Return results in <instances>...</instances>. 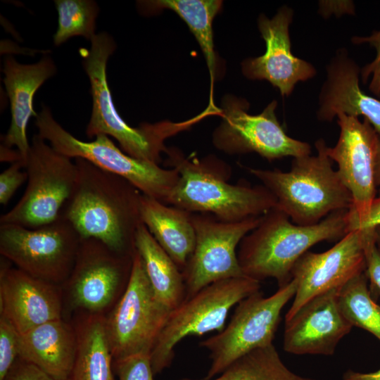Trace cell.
I'll return each mask as SVG.
<instances>
[{
  "instance_id": "6da1fadb",
  "label": "cell",
  "mask_w": 380,
  "mask_h": 380,
  "mask_svg": "<svg viewBox=\"0 0 380 380\" xmlns=\"http://www.w3.org/2000/svg\"><path fill=\"white\" fill-rule=\"evenodd\" d=\"M78 179L61 216L81 239H97L121 254L133 255L141 224L142 193L125 178L75 158Z\"/></svg>"
},
{
  "instance_id": "7a4b0ae2",
  "label": "cell",
  "mask_w": 380,
  "mask_h": 380,
  "mask_svg": "<svg viewBox=\"0 0 380 380\" xmlns=\"http://www.w3.org/2000/svg\"><path fill=\"white\" fill-rule=\"evenodd\" d=\"M165 153V167L179 176L167 205L226 222L260 217L276 207L274 196L262 184L229 183L231 167L214 156L186 157L176 147H167Z\"/></svg>"
},
{
  "instance_id": "3957f363",
  "label": "cell",
  "mask_w": 380,
  "mask_h": 380,
  "mask_svg": "<svg viewBox=\"0 0 380 380\" xmlns=\"http://www.w3.org/2000/svg\"><path fill=\"white\" fill-rule=\"evenodd\" d=\"M347 210L336 211L319 223L301 226L276 207L239 245L237 257L244 276L260 281L274 278L279 287L291 280L299 258L314 245L340 240L348 233Z\"/></svg>"
},
{
  "instance_id": "277c9868",
  "label": "cell",
  "mask_w": 380,
  "mask_h": 380,
  "mask_svg": "<svg viewBox=\"0 0 380 380\" xmlns=\"http://www.w3.org/2000/svg\"><path fill=\"white\" fill-rule=\"evenodd\" d=\"M327 146L324 139H318L317 155L294 158L288 172L247 168L274 196L276 208L296 224L313 225L353 206L351 194L333 168Z\"/></svg>"
},
{
  "instance_id": "5b68a950",
  "label": "cell",
  "mask_w": 380,
  "mask_h": 380,
  "mask_svg": "<svg viewBox=\"0 0 380 380\" xmlns=\"http://www.w3.org/2000/svg\"><path fill=\"white\" fill-rule=\"evenodd\" d=\"M113 39L106 32H100L91 39L89 49L82 48L80 53L89 77L92 98V109L86 135L94 138L106 134L115 139L127 155L156 164L165 153V141L192 126L190 120L175 122L169 120L156 123L144 122L139 127L129 126L119 115L113 101L108 84L106 67L115 50Z\"/></svg>"
},
{
  "instance_id": "8992f818",
  "label": "cell",
  "mask_w": 380,
  "mask_h": 380,
  "mask_svg": "<svg viewBox=\"0 0 380 380\" xmlns=\"http://www.w3.org/2000/svg\"><path fill=\"white\" fill-rule=\"evenodd\" d=\"M38 134L55 150L70 158H82L120 176L143 194L165 203L179 179L174 168L141 160L125 153L106 134L89 141L80 140L65 129L45 105L35 117Z\"/></svg>"
},
{
  "instance_id": "52a82bcc",
  "label": "cell",
  "mask_w": 380,
  "mask_h": 380,
  "mask_svg": "<svg viewBox=\"0 0 380 380\" xmlns=\"http://www.w3.org/2000/svg\"><path fill=\"white\" fill-rule=\"evenodd\" d=\"M25 169L26 189L18 202L0 217V224L37 228L58 220L78 179L72 158L55 150L38 134L32 139Z\"/></svg>"
},
{
  "instance_id": "ba28073f",
  "label": "cell",
  "mask_w": 380,
  "mask_h": 380,
  "mask_svg": "<svg viewBox=\"0 0 380 380\" xmlns=\"http://www.w3.org/2000/svg\"><path fill=\"white\" fill-rule=\"evenodd\" d=\"M260 289L259 281L234 277L210 284L184 300L171 312L150 354L153 374L171 365L175 346L186 337L222 331L230 310Z\"/></svg>"
},
{
  "instance_id": "9c48e42d",
  "label": "cell",
  "mask_w": 380,
  "mask_h": 380,
  "mask_svg": "<svg viewBox=\"0 0 380 380\" xmlns=\"http://www.w3.org/2000/svg\"><path fill=\"white\" fill-rule=\"evenodd\" d=\"M171 312L155 295L135 250L127 286L105 316L113 362L138 354L150 355Z\"/></svg>"
},
{
  "instance_id": "30bf717a",
  "label": "cell",
  "mask_w": 380,
  "mask_h": 380,
  "mask_svg": "<svg viewBox=\"0 0 380 380\" xmlns=\"http://www.w3.org/2000/svg\"><path fill=\"white\" fill-rule=\"evenodd\" d=\"M296 282L291 280L272 296L260 291L241 300L229 323L217 334L200 342L209 351L210 365L203 380L220 374L233 362L248 353L272 344L281 312L294 297Z\"/></svg>"
},
{
  "instance_id": "8fae6325",
  "label": "cell",
  "mask_w": 380,
  "mask_h": 380,
  "mask_svg": "<svg viewBox=\"0 0 380 380\" xmlns=\"http://www.w3.org/2000/svg\"><path fill=\"white\" fill-rule=\"evenodd\" d=\"M80 241L72 225L61 216L32 229L0 224L2 257L33 277L61 286L73 269Z\"/></svg>"
},
{
  "instance_id": "7c38bea8",
  "label": "cell",
  "mask_w": 380,
  "mask_h": 380,
  "mask_svg": "<svg viewBox=\"0 0 380 380\" xmlns=\"http://www.w3.org/2000/svg\"><path fill=\"white\" fill-rule=\"evenodd\" d=\"M277 106L274 100L261 113L251 115L246 100L225 95L219 108L222 121L212 135L213 145L229 155L255 152L269 161L310 155L308 143L287 135L277 118Z\"/></svg>"
},
{
  "instance_id": "4fadbf2b",
  "label": "cell",
  "mask_w": 380,
  "mask_h": 380,
  "mask_svg": "<svg viewBox=\"0 0 380 380\" xmlns=\"http://www.w3.org/2000/svg\"><path fill=\"white\" fill-rule=\"evenodd\" d=\"M133 256L97 239H81L73 269L62 286L63 300L77 314L106 316L127 286Z\"/></svg>"
},
{
  "instance_id": "5bb4252c",
  "label": "cell",
  "mask_w": 380,
  "mask_h": 380,
  "mask_svg": "<svg viewBox=\"0 0 380 380\" xmlns=\"http://www.w3.org/2000/svg\"><path fill=\"white\" fill-rule=\"evenodd\" d=\"M262 216L226 222L205 213H192L196 233L194 252L182 271L185 300L215 281L243 277L236 248Z\"/></svg>"
},
{
  "instance_id": "9a60e30c",
  "label": "cell",
  "mask_w": 380,
  "mask_h": 380,
  "mask_svg": "<svg viewBox=\"0 0 380 380\" xmlns=\"http://www.w3.org/2000/svg\"><path fill=\"white\" fill-rule=\"evenodd\" d=\"M366 234V229L350 231L329 250L308 251L299 258L291 272L296 292L285 320L314 297L340 289L365 272Z\"/></svg>"
},
{
  "instance_id": "2e32d148",
  "label": "cell",
  "mask_w": 380,
  "mask_h": 380,
  "mask_svg": "<svg viewBox=\"0 0 380 380\" xmlns=\"http://www.w3.org/2000/svg\"><path fill=\"white\" fill-rule=\"evenodd\" d=\"M340 136L335 146H327V153L338 165L337 172L353 198L349 212L361 217L376 197L375 164L378 132L365 119L344 113L337 115Z\"/></svg>"
},
{
  "instance_id": "e0dca14e",
  "label": "cell",
  "mask_w": 380,
  "mask_h": 380,
  "mask_svg": "<svg viewBox=\"0 0 380 380\" xmlns=\"http://www.w3.org/2000/svg\"><path fill=\"white\" fill-rule=\"evenodd\" d=\"M293 15V10L286 6L280 8L271 19L260 15L258 27L266 51L263 55L246 58L241 63L245 77L267 80L282 96H289L297 82L306 81L316 74L312 65L294 56L291 51L289 27Z\"/></svg>"
},
{
  "instance_id": "ac0fdd59",
  "label": "cell",
  "mask_w": 380,
  "mask_h": 380,
  "mask_svg": "<svg viewBox=\"0 0 380 380\" xmlns=\"http://www.w3.org/2000/svg\"><path fill=\"white\" fill-rule=\"evenodd\" d=\"M338 289L318 295L285 320L284 350L294 355H332L353 328L341 311Z\"/></svg>"
},
{
  "instance_id": "d6986e66",
  "label": "cell",
  "mask_w": 380,
  "mask_h": 380,
  "mask_svg": "<svg viewBox=\"0 0 380 380\" xmlns=\"http://www.w3.org/2000/svg\"><path fill=\"white\" fill-rule=\"evenodd\" d=\"M61 286L33 277L17 267L1 265L0 314L20 334L47 322L62 319Z\"/></svg>"
},
{
  "instance_id": "ffe728a7",
  "label": "cell",
  "mask_w": 380,
  "mask_h": 380,
  "mask_svg": "<svg viewBox=\"0 0 380 380\" xmlns=\"http://www.w3.org/2000/svg\"><path fill=\"white\" fill-rule=\"evenodd\" d=\"M56 67L48 56L33 64H22L12 56L4 61V83L10 102L11 122L3 145L19 151L25 167L30 150L27 137V124L31 117L37 116L33 108L34 96L49 78L53 76Z\"/></svg>"
},
{
  "instance_id": "44dd1931",
  "label": "cell",
  "mask_w": 380,
  "mask_h": 380,
  "mask_svg": "<svg viewBox=\"0 0 380 380\" xmlns=\"http://www.w3.org/2000/svg\"><path fill=\"white\" fill-rule=\"evenodd\" d=\"M359 66L345 49H339L327 67V79L319 98L317 118L331 121L339 113L362 115L380 134V100L359 86Z\"/></svg>"
},
{
  "instance_id": "7402d4cb",
  "label": "cell",
  "mask_w": 380,
  "mask_h": 380,
  "mask_svg": "<svg viewBox=\"0 0 380 380\" xmlns=\"http://www.w3.org/2000/svg\"><path fill=\"white\" fill-rule=\"evenodd\" d=\"M72 323L59 319L42 324L20 334L18 357L56 380H68L77 352Z\"/></svg>"
},
{
  "instance_id": "603a6c76",
  "label": "cell",
  "mask_w": 380,
  "mask_h": 380,
  "mask_svg": "<svg viewBox=\"0 0 380 380\" xmlns=\"http://www.w3.org/2000/svg\"><path fill=\"white\" fill-rule=\"evenodd\" d=\"M140 210L144 224L182 271L196 243L192 213L144 194Z\"/></svg>"
},
{
  "instance_id": "cb8c5ba5",
  "label": "cell",
  "mask_w": 380,
  "mask_h": 380,
  "mask_svg": "<svg viewBox=\"0 0 380 380\" xmlns=\"http://www.w3.org/2000/svg\"><path fill=\"white\" fill-rule=\"evenodd\" d=\"M72 324L77 345L68 380H115L105 316L77 314Z\"/></svg>"
},
{
  "instance_id": "d4e9b609",
  "label": "cell",
  "mask_w": 380,
  "mask_h": 380,
  "mask_svg": "<svg viewBox=\"0 0 380 380\" xmlns=\"http://www.w3.org/2000/svg\"><path fill=\"white\" fill-rule=\"evenodd\" d=\"M135 250L142 260L157 298L170 310H174L186 297L182 272L144 223L139 225L136 233Z\"/></svg>"
},
{
  "instance_id": "484cf974",
  "label": "cell",
  "mask_w": 380,
  "mask_h": 380,
  "mask_svg": "<svg viewBox=\"0 0 380 380\" xmlns=\"http://www.w3.org/2000/svg\"><path fill=\"white\" fill-rule=\"evenodd\" d=\"M144 13L154 14L164 9L176 13L188 25L205 56L210 77V96L217 68L214 49L213 22L220 12V0H151L139 1Z\"/></svg>"
},
{
  "instance_id": "4316f807",
  "label": "cell",
  "mask_w": 380,
  "mask_h": 380,
  "mask_svg": "<svg viewBox=\"0 0 380 380\" xmlns=\"http://www.w3.org/2000/svg\"><path fill=\"white\" fill-rule=\"evenodd\" d=\"M180 380H194L184 378ZM210 380H315L297 374L282 361L273 344L257 348L233 362Z\"/></svg>"
},
{
  "instance_id": "83f0119b",
  "label": "cell",
  "mask_w": 380,
  "mask_h": 380,
  "mask_svg": "<svg viewBox=\"0 0 380 380\" xmlns=\"http://www.w3.org/2000/svg\"><path fill=\"white\" fill-rule=\"evenodd\" d=\"M338 302L341 312L353 327L367 331L380 341V305L371 294L365 272L338 289Z\"/></svg>"
},
{
  "instance_id": "f1b7e54d",
  "label": "cell",
  "mask_w": 380,
  "mask_h": 380,
  "mask_svg": "<svg viewBox=\"0 0 380 380\" xmlns=\"http://www.w3.org/2000/svg\"><path fill=\"white\" fill-rule=\"evenodd\" d=\"M54 3L58 18L53 44L59 46L76 36L91 41L96 35L97 4L91 0H55Z\"/></svg>"
},
{
  "instance_id": "f546056e",
  "label": "cell",
  "mask_w": 380,
  "mask_h": 380,
  "mask_svg": "<svg viewBox=\"0 0 380 380\" xmlns=\"http://www.w3.org/2000/svg\"><path fill=\"white\" fill-rule=\"evenodd\" d=\"M20 334L4 315L0 314V380H4L18 357Z\"/></svg>"
},
{
  "instance_id": "4dcf8cb0",
  "label": "cell",
  "mask_w": 380,
  "mask_h": 380,
  "mask_svg": "<svg viewBox=\"0 0 380 380\" xmlns=\"http://www.w3.org/2000/svg\"><path fill=\"white\" fill-rule=\"evenodd\" d=\"M118 380H153L150 355L138 354L113 362Z\"/></svg>"
},
{
  "instance_id": "1f68e13d",
  "label": "cell",
  "mask_w": 380,
  "mask_h": 380,
  "mask_svg": "<svg viewBox=\"0 0 380 380\" xmlns=\"http://www.w3.org/2000/svg\"><path fill=\"white\" fill-rule=\"evenodd\" d=\"M352 42L357 44L367 43L376 49V57L362 68L360 73L363 83H366L372 75L369 89L380 98V30L375 31L367 37H353Z\"/></svg>"
},
{
  "instance_id": "d6a6232c",
  "label": "cell",
  "mask_w": 380,
  "mask_h": 380,
  "mask_svg": "<svg viewBox=\"0 0 380 380\" xmlns=\"http://www.w3.org/2000/svg\"><path fill=\"white\" fill-rule=\"evenodd\" d=\"M365 229V274L370 281L369 290L380 294V250L376 243L375 228Z\"/></svg>"
},
{
  "instance_id": "836d02e7",
  "label": "cell",
  "mask_w": 380,
  "mask_h": 380,
  "mask_svg": "<svg viewBox=\"0 0 380 380\" xmlns=\"http://www.w3.org/2000/svg\"><path fill=\"white\" fill-rule=\"evenodd\" d=\"M26 180L27 174L24 164L21 161L11 164L0 175V203L6 205Z\"/></svg>"
},
{
  "instance_id": "e575fe53",
  "label": "cell",
  "mask_w": 380,
  "mask_h": 380,
  "mask_svg": "<svg viewBox=\"0 0 380 380\" xmlns=\"http://www.w3.org/2000/svg\"><path fill=\"white\" fill-rule=\"evenodd\" d=\"M348 232L380 227V195L372 203L368 211L361 217H357L348 211Z\"/></svg>"
},
{
  "instance_id": "d590c367",
  "label": "cell",
  "mask_w": 380,
  "mask_h": 380,
  "mask_svg": "<svg viewBox=\"0 0 380 380\" xmlns=\"http://www.w3.org/2000/svg\"><path fill=\"white\" fill-rule=\"evenodd\" d=\"M4 380H56L37 366L19 357Z\"/></svg>"
},
{
  "instance_id": "8d00e7d4",
  "label": "cell",
  "mask_w": 380,
  "mask_h": 380,
  "mask_svg": "<svg viewBox=\"0 0 380 380\" xmlns=\"http://www.w3.org/2000/svg\"><path fill=\"white\" fill-rule=\"evenodd\" d=\"M343 380H380V368L375 372L369 373L348 369L343 373Z\"/></svg>"
},
{
  "instance_id": "74e56055",
  "label": "cell",
  "mask_w": 380,
  "mask_h": 380,
  "mask_svg": "<svg viewBox=\"0 0 380 380\" xmlns=\"http://www.w3.org/2000/svg\"><path fill=\"white\" fill-rule=\"evenodd\" d=\"M0 155V160L1 162H10L12 164L15 162L21 161L24 164L22 157L17 149L13 150V148L1 145Z\"/></svg>"
},
{
  "instance_id": "f35d334b",
  "label": "cell",
  "mask_w": 380,
  "mask_h": 380,
  "mask_svg": "<svg viewBox=\"0 0 380 380\" xmlns=\"http://www.w3.org/2000/svg\"><path fill=\"white\" fill-rule=\"evenodd\" d=\"M375 182L376 189H378L380 195V140L377 146L376 164H375Z\"/></svg>"
},
{
  "instance_id": "ab89813d",
  "label": "cell",
  "mask_w": 380,
  "mask_h": 380,
  "mask_svg": "<svg viewBox=\"0 0 380 380\" xmlns=\"http://www.w3.org/2000/svg\"><path fill=\"white\" fill-rule=\"evenodd\" d=\"M375 239L377 247L380 250V227H375Z\"/></svg>"
}]
</instances>
